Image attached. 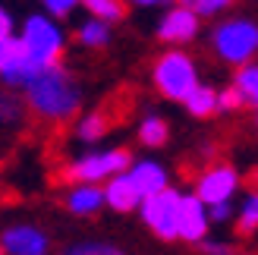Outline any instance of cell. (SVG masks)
<instances>
[{
	"mask_svg": "<svg viewBox=\"0 0 258 255\" xmlns=\"http://www.w3.org/2000/svg\"><path fill=\"white\" fill-rule=\"evenodd\" d=\"M0 255H4V249H0Z\"/></svg>",
	"mask_w": 258,
	"mask_h": 255,
	"instance_id": "1f68e13d",
	"label": "cell"
},
{
	"mask_svg": "<svg viewBox=\"0 0 258 255\" xmlns=\"http://www.w3.org/2000/svg\"><path fill=\"white\" fill-rule=\"evenodd\" d=\"M126 176H129V183L136 186V193L142 199L158 196V193H164V189L170 186L167 167H164V164H158V161H151V158L133 161V164H129V170H126Z\"/></svg>",
	"mask_w": 258,
	"mask_h": 255,
	"instance_id": "8fae6325",
	"label": "cell"
},
{
	"mask_svg": "<svg viewBox=\"0 0 258 255\" xmlns=\"http://www.w3.org/2000/svg\"><path fill=\"white\" fill-rule=\"evenodd\" d=\"M239 104H242V98H239V92L233 85L224 88V92H217V110H236Z\"/></svg>",
	"mask_w": 258,
	"mask_h": 255,
	"instance_id": "4316f807",
	"label": "cell"
},
{
	"mask_svg": "<svg viewBox=\"0 0 258 255\" xmlns=\"http://www.w3.org/2000/svg\"><path fill=\"white\" fill-rule=\"evenodd\" d=\"M211 233V221H208V208L202 205V202L186 193L179 196V214H176V239H183V243H192L199 246L202 239H208Z\"/></svg>",
	"mask_w": 258,
	"mask_h": 255,
	"instance_id": "9c48e42d",
	"label": "cell"
},
{
	"mask_svg": "<svg viewBox=\"0 0 258 255\" xmlns=\"http://www.w3.org/2000/svg\"><path fill=\"white\" fill-rule=\"evenodd\" d=\"M22 120V101L10 92H0V126H16Z\"/></svg>",
	"mask_w": 258,
	"mask_h": 255,
	"instance_id": "603a6c76",
	"label": "cell"
},
{
	"mask_svg": "<svg viewBox=\"0 0 258 255\" xmlns=\"http://www.w3.org/2000/svg\"><path fill=\"white\" fill-rule=\"evenodd\" d=\"M79 41H82L85 47H104V44L110 41V25H107V22H98V19L82 22Z\"/></svg>",
	"mask_w": 258,
	"mask_h": 255,
	"instance_id": "7402d4cb",
	"label": "cell"
},
{
	"mask_svg": "<svg viewBox=\"0 0 258 255\" xmlns=\"http://www.w3.org/2000/svg\"><path fill=\"white\" fill-rule=\"evenodd\" d=\"M10 47H13V38H10V41H0V63L7 60V54H10Z\"/></svg>",
	"mask_w": 258,
	"mask_h": 255,
	"instance_id": "f546056e",
	"label": "cell"
},
{
	"mask_svg": "<svg viewBox=\"0 0 258 255\" xmlns=\"http://www.w3.org/2000/svg\"><path fill=\"white\" fill-rule=\"evenodd\" d=\"M129 164H133V155H129L126 148H101V151H88V155H79L76 161H70L67 176L73 183L101 186V183H107L110 176L126 173Z\"/></svg>",
	"mask_w": 258,
	"mask_h": 255,
	"instance_id": "3957f363",
	"label": "cell"
},
{
	"mask_svg": "<svg viewBox=\"0 0 258 255\" xmlns=\"http://www.w3.org/2000/svg\"><path fill=\"white\" fill-rule=\"evenodd\" d=\"M217 57L233 63V67H246V63L258 54V25L249 19H230L221 22L211 35Z\"/></svg>",
	"mask_w": 258,
	"mask_h": 255,
	"instance_id": "5b68a950",
	"label": "cell"
},
{
	"mask_svg": "<svg viewBox=\"0 0 258 255\" xmlns=\"http://www.w3.org/2000/svg\"><path fill=\"white\" fill-rule=\"evenodd\" d=\"M154 85L158 92L170 101H186L192 88L199 85V70L196 60L183 50H167V54L154 63Z\"/></svg>",
	"mask_w": 258,
	"mask_h": 255,
	"instance_id": "277c9868",
	"label": "cell"
},
{
	"mask_svg": "<svg viewBox=\"0 0 258 255\" xmlns=\"http://www.w3.org/2000/svg\"><path fill=\"white\" fill-rule=\"evenodd\" d=\"M79 4L92 13V19H98V22H117V19H123V13H126V7H123V0H79Z\"/></svg>",
	"mask_w": 258,
	"mask_h": 255,
	"instance_id": "ffe728a7",
	"label": "cell"
},
{
	"mask_svg": "<svg viewBox=\"0 0 258 255\" xmlns=\"http://www.w3.org/2000/svg\"><path fill=\"white\" fill-rule=\"evenodd\" d=\"M41 4L50 16H70V13L79 7V0H41Z\"/></svg>",
	"mask_w": 258,
	"mask_h": 255,
	"instance_id": "83f0119b",
	"label": "cell"
},
{
	"mask_svg": "<svg viewBox=\"0 0 258 255\" xmlns=\"http://www.w3.org/2000/svg\"><path fill=\"white\" fill-rule=\"evenodd\" d=\"M233 88L239 92L242 104H255L258 107V63H246V67L236 73Z\"/></svg>",
	"mask_w": 258,
	"mask_h": 255,
	"instance_id": "ac0fdd59",
	"label": "cell"
},
{
	"mask_svg": "<svg viewBox=\"0 0 258 255\" xmlns=\"http://www.w3.org/2000/svg\"><path fill=\"white\" fill-rule=\"evenodd\" d=\"M101 193H104V208L117 211V214H133V211H139V205H142V196L136 193V186L129 183L126 173L110 176V180L101 186Z\"/></svg>",
	"mask_w": 258,
	"mask_h": 255,
	"instance_id": "4fadbf2b",
	"label": "cell"
},
{
	"mask_svg": "<svg viewBox=\"0 0 258 255\" xmlns=\"http://www.w3.org/2000/svg\"><path fill=\"white\" fill-rule=\"evenodd\" d=\"M104 133H107V117L104 113H85V117L76 123V139L79 142H98V139H104Z\"/></svg>",
	"mask_w": 258,
	"mask_h": 255,
	"instance_id": "d6986e66",
	"label": "cell"
},
{
	"mask_svg": "<svg viewBox=\"0 0 258 255\" xmlns=\"http://www.w3.org/2000/svg\"><path fill=\"white\" fill-rule=\"evenodd\" d=\"M167 136H170V126H167V120L158 117V113H148V117L139 123V142L145 148H161L167 142Z\"/></svg>",
	"mask_w": 258,
	"mask_h": 255,
	"instance_id": "2e32d148",
	"label": "cell"
},
{
	"mask_svg": "<svg viewBox=\"0 0 258 255\" xmlns=\"http://www.w3.org/2000/svg\"><path fill=\"white\" fill-rule=\"evenodd\" d=\"M60 255H123V252L113 243H104V239H82V243L63 246Z\"/></svg>",
	"mask_w": 258,
	"mask_h": 255,
	"instance_id": "44dd1931",
	"label": "cell"
},
{
	"mask_svg": "<svg viewBox=\"0 0 258 255\" xmlns=\"http://www.w3.org/2000/svg\"><path fill=\"white\" fill-rule=\"evenodd\" d=\"M0 249H4V255H50L54 243H50L44 227L19 221L0 230Z\"/></svg>",
	"mask_w": 258,
	"mask_h": 255,
	"instance_id": "ba28073f",
	"label": "cell"
},
{
	"mask_svg": "<svg viewBox=\"0 0 258 255\" xmlns=\"http://www.w3.org/2000/svg\"><path fill=\"white\" fill-rule=\"evenodd\" d=\"M233 214H236L233 202H224V205H211L208 208V221H211V227L214 224H230V221H233Z\"/></svg>",
	"mask_w": 258,
	"mask_h": 255,
	"instance_id": "d4e9b609",
	"label": "cell"
},
{
	"mask_svg": "<svg viewBox=\"0 0 258 255\" xmlns=\"http://www.w3.org/2000/svg\"><path fill=\"white\" fill-rule=\"evenodd\" d=\"M25 104H29L35 117L60 123V120L76 117V110L82 104V88L57 63V67H47L41 76L32 79V85L25 88Z\"/></svg>",
	"mask_w": 258,
	"mask_h": 255,
	"instance_id": "6da1fadb",
	"label": "cell"
},
{
	"mask_svg": "<svg viewBox=\"0 0 258 255\" xmlns=\"http://www.w3.org/2000/svg\"><path fill=\"white\" fill-rule=\"evenodd\" d=\"M13 29H16V19H13V13L0 4V41H10V38H16L13 35Z\"/></svg>",
	"mask_w": 258,
	"mask_h": 255,
	"instance_id": "f1b7e54d",
	"label": "cell"
},
{
	"mask_svg": "<svg viewBox=\"0 0 258 255\" xmlns=\"http://www.w3.org/2000/svg\"><path fill=\"white\" fill-rule=\"evenodd\" d=\"M41 73H44V67H38L32 57H25L22 47L16 44V38H13L10 54H7L4 63H0V82H4L7 88H19V92H25V88L32 85V79L41 76Z\"/></svg>",
	"mask_w": 258,
	"mask_h": 255,
	"instance_id": "30bf717a",
	"label": "cell"
},
{
	"mask_svg": "<svg viewBox=\"0 0 258 255\" xmlns=\"http://www.w3.org/2000/svg\"><path fill=\"white\" fill-rule=\"evenodd\" d=\"M233 0H179V7H186L189 13H196V16H217L221 10H227Z\"/></svg>",
	"mask_w": 258,
	"mask_h": 255,
	"instance_id": "cb8c5ba5",
	"label": "cell"
},
{
	"mask_svg": "<svg viewBox=\"0 0 258 255\" xmlns=\"http://www.w3.org/2000/svg\"><path fill=\"white\" fill-rule=\"evenodd\" d=\"M199 249H202L205 255H233V246H230L227 239H214V236L202 239V243H199Z\"/></svg>",
	"mask_w": 258,
	"mask_h": 255,
	"instance_id": "484cf974",
	"label": "cell"
},
{
	"mask_svg": "<svg viewBox=\"0 0 258 255\" xmlns=\"http://www.w3.org/2000/svg\"><path fill=\"white\" fill-rule=\"evenodd\" d=\"M0 202H4V199H0Z\"/></svg>",
	"mask_w": 258,
	"mask_h": 255,
	"instance_id": "d6a6232c",
	"label": "cell"
},
{
	"mask_svg": "<svg viewBox=\"0 0 258 255\" xmlns=\"http://www.w3.org/2000/svg\"><path fill=\"white\" fill-rule=\"evenodd\" d=\"M133 4H139V7H154V4H161V0H133Z\"/></svg>",
	"mask_w": 258,
	"mask_h": 255,
	"instance_id": "4dcf8cb0",
	"label": "cell"
},
{
	"mask_svg": "<svg viewBox=\"0 0 258 255\" xmlns=\"http://www.w3.org/2000/svg\"><path fill=\"white\" fill-rule=\"evenodd\" d=\"M183 104H186V110L192 113V117H211V113L217 110V92H214L211 85H202L199 82Z\"/></svg>",
	"mask_w": 258,
	"mask_h": 255,
	"instance_id": "e0dca14e",
	"label": "cell"
},
{
	"mask_svg": "<svg viewBox=\"0 0 258 255\" xmlns=\"http://www.w3.org/2000/svg\"><path fill=\"white\" fill-rule=\"evenodd\" d=\"M179 196L173 186H167L164 193L142 199L139 205V218L148 230L161 239V243H173L176 239V214H179Z\"/></svg>",
	"mask_w": 258,
	"mask_h": 255,
	"instance_id": "8992f818",
	"label": "cell"
},
{
	"mask_svg": "<svg viewBox=\"0 0 258 255\" xmlns=\"http://www.w3.org/2000/svg\"><path fill=\"white\" fill-rule=\"evenodd\" d=\"M239 186H242V176L236 173V167H230V164H211V167L196 180V193L192 196H196L205 208H211V205L233 202Z\"/></svg>",
	"mask_w": 258,
	"mask_h": 255,
	"instance_id": "52a82bcc",
	"label": "cell"
},
{
	"mask_svg": "<svg viewBox=\"0 0 258 255\" xmlns=\"http://www.w3.org/2000/svg\"><path fill=\"white\" fill-rule=\"evenodd\" d=\"M199 35V16L189 13L186 7H173L158 25V38L167 44H186Z\"/></svg>",
	"mask_w": 258,
	"mask_h": 255,
	"instance_id": "7c38bea8",
	"label": "cell"
},
{
	"mask_svg": "<svg viewBox=\"0 0 258 255\" xmlns=\"http://www.w3.org/2000/svg\"><path fill=\"white\" fill-rule=\"evenodd\" d=\"M233 221H236V230L242 236H255L258 233V189H252V193L242 196Z\"/></svg>",
	"mask_w": 258,
	"mask_h": 255,
	"instance_id": "9a60e30c",
	"label": "cell"
},
{
	"mask_svg": "<svg viewBox=\"0 0 258 255\" xmlns=\"http://www.w3.org/2000/svg\"><path fill=\"white\" fill-rule=\"evenodd\" d=\"M63 205L73 218H95V214L104 208V193H101V186H88V183H76L67 199H63Z\"/></svg>",
	"mask_w": 258,
	"mask_h": 255,
	"instance_id": "5bb4252c",
	"label": "cell"
},
{
	"mask_svg": "<svg viewBox=\"0 0 258 255\" xmlns=\"http://www.w3.org/2000/svg\"><path fill=\"white\" fill-rule=\"evenodd\" d=\"M16 44L22 47L25 57H32L38 67H57L60 54H63V32L57 22H50L47 16L35 13V16L25 19L22 35H16Z\"/></svg>",
	"mask_w": 258,
	"mask_h": 255,
	"instance_id": "7a4b0ae2",
	"label": "cell"
}]
</instances>
